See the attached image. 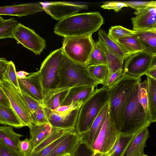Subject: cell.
I'll return each instance as SVG.
<instances>
[{
    "label": "cell",
    "mask_w": 156,
    "mask_h": 156,
    "mask_svg": "<svg viewBox=\"0 0 156 156\" xmlns=\"http://www.w3.org/2000/svg\"><path fill=\"white\" fill-rule=\"evenodd\" d=\"M58 88L90 86L95 87L99 84L91 75L86 65L75 62L64 54L59 72Z\"/></svg>",
    "instance_id": "3957f363"
},
{
    "label": "cell",
    "mask_w": 156,
    "mask_h": 156,
    "mask_svg": "<svg viewBox=\"0 0 156 156\" xmlns=\"http://www.w3.org/2000/svg\"><path fill=\"white\" fill-rule=\"evenodd\" d=\"M9 61L4 58H0V80H2L3 74L6 69Z\"/></svg>",
    "instance_id": "c3c4849f"
},
{
    "label": "cell",
    "mask_w": 156,
    "mask_h": 156,
    "mask_svg": "<svg viewBox=\"0 0 156 156\" xmlns=\"http://www.w3.org/2000/svg\"><path fill=\"white\" fill-rule=\"evenodd\" d=\"M134 34L144 48L143 51L156 55V30L135 31Z\"/></svg>",
    "instance_id": "cb8c5ba5"
},
{
    "label": "cell",
    "mask_w": 156,
    "mask_h": 156,
    "mask_svg": "<svg viewBox=\"0 0 156 156\" xmlns=\"http://www.w3.org/2000/svg\"><path fill=\"white\" fill-rule=\"evenodd\" d=\"M63 37L64 54L73 61L87 66L94 41L92 35Z\"/></svg>",
    "instance_id": "8992f818"
},
{
    "label": "cell",
    "mask_w": 156,
    "mask_h": 156,
    "mask_svg": "<svg viewBox=\"0 0 156 156\" xmlns=\"http://www.w3.org/2000/svg\"><path fill=\"white\" fill-rule=\"evenodd\" d=\"M12 38L18 43L36 55H40L45 48L46 40L33 29L18 23L13 32Z\"/></svg>",
    "instance_id": "9c48e42d"
},
{
    "label": "cell",
    "mask_w": 156,
    "mask_h": 156,
    "mask_svg": "<svg viewBox=\"0 0 156 156\" xmlns=\"http://www.w3.org/2000/svg\"><path fill=\"white\" fill-rule=\"evenodd\" d=\"M118 42L131 55L144 51V48L136 37L135 34L119 39Z\"/></svg>",
    "instance_id": "f546056e"
},
{
    "label": "cell",
    "mask_w": 156,
    "mask_h": 156,
    "mask_svg": "<svg viewBox=\"0 0 156 156\" xmlns=\"http://www.w3.org/2000/svg\"><path fill=\"white\" fill-rule=\"evenodd\" d=\"M63 55L61 47L51 52L41 64L39 71L44 95L58 87L59 70Z\"/></svg>",
    "instance_id": "52a82bcc"
},
{
    "label": "cell",
    "mask_w": 156,
    "mask_h": 156,
    "mask_svg": "<svg viewBox=\"0 0 156 156\" xmlns=\"http://www.w3.org/2000/svg\"><path fill=\"white\" fill-rule=\"evenodd\" d=\"M64 156H70V154H67Z\"/></svg>",
    "instance_id": "db71d44e"
},
{
    "label": "cell",
    "mask_w": 156,
    "mask_h": 156,
    "mask_svg": "<svg viewBox=\"0 0 156 156\" xmlns=\"http://www.w3.org/2000/svg\"><path fill=\"white\" fill-rule=\"evenodd\" d=\"M73 130L74 129L52 127L51 133L33 150L32 153L40 151L65 133Z\"/></svg>",
    "instance_id": "4dcf8cb0"
},
{
    "label": "cell",
    "mask_w": 156,
    "mask_h": 156,
    "mask_svg": "<svg viewBox=\"0 0 156 156\" xmlns=\"http://www.w3.org/2000/svg\"><path fill=\"white\" fill-rule=\"evenodd\" d=\"M18 23L14 18L5 20L0 25V39L12 38L13 31Z\"/></svg>",
    "instance_id": "e575fe53"
},
{
    "label": "cell",
    "mask_w": 156,
    "mask_h": 156,
    "mask_svg": "<svg viewBox=\"0 0 156 156\" xmlns=\"http://www.w3.org/2000/svg\"><path fill=\"white\" fill-rule=\"evenodd\" d=\"M94 87L83 86L70 88L60 106L69 105L76 103L83 104L93 94L94 91Z\"/></svg>",
    "instance_id": "ac0fdd59"
},
{
    "label": "cell",
    "mask_w": 156,
    "mask_h": 156,
    "mask_svg": "<svg viewBox=\"0 0 156 156\" xmlns=\"http://www.w3.org/2000/svg\"><path fill=\"white\" fill-rule=\"evenodd\" d=\"M43 11L40 4L34 3L2 6H0V16L9 15L21 17Z\"/></svg>",
    "instance_id": "e0dca14e"
},
{
    "label": "cell",
    "mask_w": 156,
    "mask_h": 156,
    "mask_svg": "<svg viewBox=\"0 0 156 156\" xmlns=\"http://www.w3.org/2000/svg\"><path fill=\"white\" fill-rule=\"evenodd\" d=\"M2 80L8 82L20 91L15 65L12 61H9L6 69L2 75Z\"/></svg>",
    "instance_id": "836d02e7"
},
{
    "label": "cell",
    "mask_w": 156,
    "mask_h": 156,
    "mask_svg": "<svg viewBox=\"0 0 156 156\" xmlns=\"http://www.w3.org/2000/svg\"><path fill=\"white\" fill-rule=\"evenodd\" d=\"M147 116L151 123L156 121V80L147 76Z\"/></svg>",
    "instance_id": "7402d4cb"
},
{
    "label": "cell",
    "mask_w": 156,
    "mask_h": 156,
    "mask_svg": "<svg viewBox=\"0 0 156 156\" xmlns=\"http://www.w3.org/2000/svg\"><path fill=\"white\" fill-rule=\"evenodd\" d=\"M0 87L7 96L12 108L22 122L25 126L30 127L32 124L30 115L20 91L5 80L0 81Z\"/></svg>",
    "instance_id": "ba28073f"
},
{
    "label": "cell",
    "mask_w": 156,
    "mask_h": 156,
    "mask_svg": "<svg viewBox=\"0 0 156 156\" xmlns=\"http://www.w3.org/2000/svg\"><path fill=\"white\" fill-rule=\"evenodd\" d=\"M96 43L105 54L109 70V76L117 70L122 68L124 60L112 51L99 36Z\"/></svg>",
    "instance_id": "603a6c76"
},
{
    "label": "cell",
    "mask_w": 156,
    "mask_h": 156,
    "mask_svg": "<svg viewBox=\"0 0 156 156\" xmlns=\"http://www.w3.org/2000/svg\"><path fill=\"white\" fill-rule=\"evenodd\" d=\"M139 132L131 134H119L112 147L106 154L112 156H123Z\"/></svg>",
    "instance_id": "d4e9b609"
},
{
    "label": "cell",
    "mask_w": 156,
    "mask_h": 156,
    "mask_svg": "<svg viewBox=\"0 0 156 156\" xmlns=\"http://www.w3.org/2000/svg\"><path fill=\"white\" fill-rule=\"evenodd\" d=\"M17 149L22 156H30L33 151L31 139L27 138L23 140H20L18 144Z\"/></svg>",
    "instance_id": "ab89813d"
},
{
    "label": "cell",
    "mask_w": 156,
    "mask_h": 156,
    "mask_svg": "<svg viewBox=\"0 0 156 156\" xmlns=\"http://www.w3.org/2000/svg\"><path fill=\"white\" fill-rule=\"evenodd\" d=\"M23 136L15 132L10 126H0V140L9 147L17 150L20 138Z\"/></svg>",
    "instance_id": "83f0119b"
},
{
    "label": "cell",
    "mask_w": 156,
    "mask_h": 156,
    "mask_svg": "<svg viewBox=\"0 0 156 156\" xmlns=\"http://www.w3.org/2000/svg\"><path fill=\"white\" fill-rule=\"evenodd\" d=\"M135 31L126 28L121 26L111 27L109 29L108 36L114 41L118 42L121 38L134 35Z\"/></svg>",
    "instance_id": "d590c367"
},
{
    "label": "cell",
    "mask_w": 156,
    "mask_h": 156,
    "mask_svg": "<svg viewBox=\"0 0 156 156\" xmlns=\"http://www.w3.org/2000/svg\"><path fill=\"white\" fill-rule=\"evenodd\" d=\"M128 7L122 2L109 1L105 2L101 6L104 9H112L116 12L119 11L123 7Z\"/></svg>",
    "instance_id": "f6af8a7d"
},
{
    "label": "cell",
    "mask_w": 156,
    "mask_h": 156,
    "mask_svg": "<svg viewBox=\"0 0 156 156\" xmlns=\"http://www.w3.org/2000/svg\"><path fill=\"white\" fill-rule=\"evenodd\" d=\"M20 93L30 115L34 112L39 107L43 106L41 102L35 100L22 90H20Z\"/></svg>",
    "instance_id": "60d3db41"
},
{
    "label": "cell",
    "mask_w": 156,
    "mask_h": 156,
    "mask_svg": "<svg viewBox=\"0 0 156 156\" xmlns=\"http://www.w3.org/2000/svg\"><path fill=\"white\" fill-rule=\"evenodd\" d=\"M0 105L8 108H12L8 98L1 87H0Z\"/></svg>",
    "instance_id": "7dc6e473"
},
{
    "label": "cell",
    "mask_w": 156,
    "mask_h": 156,
    "mask_svg": "<svg viewBox=\"0 0 156 156\" xmlns=\"http://www.w3.org/2000/svg\"><path fill=\"white\" fill-rule=\"evenodd\" d=\"M138 97L139 101L143 107L145 112L147 113V115L148 106L147 91V80H145L143 82H139L138 83Z\"/></svg>",
    "instance_id": "74e56055"
},
{
    "label": "cell",
    "mask_w": 156,
    "mask_h": 156,
    "mask_svg": "<svg viewBox=\"0 0 156 156\" xmlns=\"http://www.w3.org/2000/svg\"><path fill=\"white\" fill-rule=\"evenodd\" d=\"M94 154H95L96 156H112L111 155H108L106 153H97Z\"/></svg>",
    "instance_id": "816d5d0a"
},
{
    "label": "cell",
    "mask_w": 156,
    "mask_h": 156,
    "mask_svg": "<svg viewBox=\"0 0 156 156\" xmlns=\"http://www.w3.org/2000/svg\"><path fill=\"white\" fill-rule=\"evenodd\" d=\"M69 88H57L45 93L42 102L43 106L51 110L60 107Z\"/></svg>",
    "instance_id": "44dd1931"
},
{
    "label": "cell",
    "mask_w": 156,
    "mask_h": 156,
    "mask_svg": "<svg viewBox=\"0 0 156 156\" xmlns=\"http://www.w3.org/2000/svg\"><path fill=\"white\" fill-rule=\"evenodd\" d=\"M32 124L41 125L49 123L46 115L44 108L43 106L39 107L34 112L30 114Z\"/></svg>",
    "instance_id": "8d00e7d4"
},
{
    "label": "cell",
    "mask_w": 156,
    "mask_h": 156,
    "mask_svg": "<svg viewBox=\"0 0 156 156\" xmlns=\"http://www.w3.org/2000/svg\"><path fill=\"white\" fill-rule=\"evenodd\" d=\"M104 23L98 12L78 13L59 21L54 32L63 37L89 35L99 30Z\"/></svg>",
    "instance_id": "6da1fadb"
},
{
    "label": "cell",
    "mask_w": 156,
    "mask_h": 156,
    "mask_svg": "<svg viewBox=\"0 0 156 156\" xmlns=\"http://www.w3.org/2000/svg\"><path fill=\"white\" fill-rule=\"evenodd\" d=\"M80 141L79 134L75 131L58 144L47 156H64L71 154Z\"/></svg>",
    "instance_id": "d6986e66"
},
{
    "label": "cell",
    "mask_w": 156,
    "mask_h": 156,
    "mask_svg": "<svg viewBox=\"0 0 156 156\" xmlns=\"http://www.w3.org/2000/svg\"><path fill=\"white\" fill-rule=\"evenodd\" d=\"M123 74V68L117 70L109 76L102 86L108 88L112 86L120 79Z\"/></svg>",
    "instance_id": "7bdbcfd3"
},
{
    "label": "cell",
    "mask_w": 156,
    "mask_h": 156,
    "mask_svg": "<svg viewBox=\"0 0 156 156\" xmlns=\"http://www.w3.org/2000/svg\"><path fill=\"white\" fill-rule=\"evenodd\" d=\"M98 34L107 46L119 57L124 60L131 55L119 43L111 39L103 30H99Z\"/></svg>",
    "instance_id": "f1b7e54d"
},
{
    "label": "cell",
    "mask_w": 156,
    "mask_h": 156,
    "mask_svg": "<svg viewBox=\"0 0 156 156\" xmlns=\"http://www.w3.org/2000/svg\"><path fill=\"white\" fill-rule=\"evenodd\" d=\"M125 3L128 7H130L136 10L138 9H143L149 7H156V1H122Z\"/></svg>",
    "instance_id": "b9f144b4"
},
{
    "label": "cell",
    "mask_w": 156,
    "mask_h": 156,
    "mask_svg": "<svg viewBox=\"0 0 156 156\" xmlns=\"http://www.w3.org/2000/svg\"><path fill=\"white\" fill-rule=\"evenodd\" d=\"M92 76L99 84L103 85L108 79L109 75L107 65L101 64L88 67Z\"/></svg>",
    "instance_id": "1f68e13d"
},
{
    "label": "cell",
    "mask_w": 156,
    "mask_h": 156,
    "mask_svg": "<svg viewBox=\"0 0 156 156\" xmlns=\"http://www.w3.org/2000/svg\"><path fill=\"white\" fill-rule=\"evenodd\" d=\"M82 104L80 103H76L69 105L61 106L53 110L59 113H66L80 108Z\"/></svg>",
    "instance_id": "bcb514c9"
},
{
    "label": "cell",
    "mask_w": 156,
    "mask_h": 156,
    "mask_svg": "<svg viewBox=\"0 0 156 156\" xmlns=\"http://www.w3.org/2000/svg\"><path fill=\"white\" fill-rule=\"evenodd\" d=\"M108 88L102 86L82 104L79 111L75 131L80 134L89 130L101 110L108 102Z\"/></svg>",
    "instance_id": "277c9868"
},
{
    "label": "cell",
    "mask_w": 156,
    "mask_h": 156,
    "mask_svg": "<svg viewBox=\"0 0 156 156\" xmlns=\"http://www.w3.org/2000/svg\"><path fill=\"white\" fill-rule=\"evenodd\" d=\"M0 156H22L18 150L6 145L0 140Z\"/></svg>",
    "instance_id": "ee69618b"
},
{
    "label": "cell",
    "mask_w": 156,
    "mask_h": 156,
    "mask_svg": "<svg viewBox=\"0 0 156 156\" xmlns=\"http://www.w3.org/2000/svg\"><path fill=\"white\" fill-rule=\"evenodd\" d=\"M39 3L46 13L53 19L59 21L88 7L86 5L66 2H40Z\"/></svg>",
    "instance_id": "8fae6325"
},
{
    "label": "cell",
    "mask_w": 156,
    "mask_h": 156,
    "mask_svg": "<svg viewBox=\"0 0 156 156\" xmlns=\"http://www.w3.org/2000/svg\"><path fill=\"white\" fill-rule=\"evenodd\" d=\"M139 82L135 85L126 106L120 134L136 133L147 128L151 124L147 113L139 101Z\"/></svg>",
    "instance_id": "5b68a950"
},
{
    "label": "cell",
    "mask_w": 156,
    "mask_h": 156,
    "mask_svg": "<svg viewBox=\"0 0 156 156\" xmlns=\"http://www.w3.org/2000/svg\"><path fill=\"white\" fill-rule=\"evenodd\" d=\"M18 80L20 90L35 100L42 102L44 95L39 70L29 73L26 77L18 78Z\"/></svg>",
    "instance_id": "5bb4252c"
},
{
    "label": "cell",
    "mask_w": 156,
    "mask_h": 156,
    "mask_svg": "<svg viewBox=\"0 0 156 156\" xmlns=\"http://www.w3.org/2000/svg\"><path fill=\"white\" fill-rule=\"evenodd\" d=\"M29 74V73L23 71H21L16 72L17 76L18 79L25 78Z\"/></svg>",
    "instance_id": "f907efd6"
},
{
    "label": "cell",
    "mask_w": 156,
    "mask_h": 156,
    "mask_svg": "<svg viewBox=\"0 0 156 156\" xmlns=\"http://www.w3.org/2000/svg\"><path fill=\"white\" fill-rule=\"evenodd\" d=\"M101 64L107 65L105 54L96 42L94 43L93 49L87 66Z\"/></svg>",
    "instance_id": "d6a6232c"
},
{
    "label": "cell",
    "mask_w": 156,
    "mask_h": 156,
    "mask_svg": "<svg viewBox=\"0 0 156 156\" xmlns=\"http://www.w3.org/2000/svg\"><path fill=\"white\" fill-rule=\"evenodd\" d=\"M149 137L147 128L141 130L135 137L123 156H140L144 154V148Z\"/></svg>",
    "instance_id": "ffe728a7"
},
{
    "label": "cell",
    "mask_w": 156,
    "mask_h": 156,
    "mask_svg": "<svg viewBox=\"0 0 156 156\" xmlns=\"http://www.w3.org/2000/svg\"><path fill=\"white\" fill-rule=\"evenodd\" d=\"M29 128L33 150L51 133L52 129L50 123L41 125L32 124Z\"/></svg>",
    "instance_id": "484cf974"
},
{
    "label": "cell",
    "mask_w": 156,
    "mask_h": 156,
    "mask_svg": "<svg viewBox=\"0 0 156 156\" xmlns=\"http://www.w3.org/2000/svg\"><path fill=\"white\" fill-rule=\"evenodd\" d=\"M0 81H1L0 80Z\"/></svg>",
    "instance_id": "11a10c76"
},
{
    "label": "cell",
    "mask_w": 156,
    "mask_h": 156,
    "mask_svg": "<svg viewBox=\"0 0 156 156\" xmlns=\"http://www.w3.org/2000/svg\"><path fill=\"white\" fill-rule=\"evenodd\" d=\"M119 134L111 119L108 109L101 131L91 146L94 154L108 153L113 147Z\"/></svg>",
    "instance_id": "30bf717a"
},
{
    "label": "cell",
    "mask_w": 156,
    "mask_h": 156,
    "mask_svg": "<svg viewBox=\"0 0 156 156\" xmlns=\"http://www.w3.org/2000/svg\"><path fill=\"white\" fill-rule=\"evenodd\" d=\"M148 156V155H145V154H144L143 155H141V156Z\"/></svg>",
    "instance_id": "f5cc1de1"
},
{
    "label": "cell",
    "mask_w": 156,
    "mask_h": 156,
    "mask_svg": "<svg viewBox=\"0 0 156 156\" xmlns=\"http://www.w3.org/2000/svg\"><path fill=\"white\" fill-rule=\"evenodd\" d=\"M70 156H96L91 146L80 142Z\"/></svg>",
    "instance_id": "f35d334b"
},
{
    "label": "cell",
    "mask_w": 156,
    "mask_h": 156,
    "mask_svg": "<svg viewBox=\"0 0 156 156\" xmlns=\"http://www.w3.org/2000/svg\"><path fill=\"white\" fill-rule=\"evenodd\" d=\"M156 55L141 51L132 55L126 60L124 73L136 77L140 78L150 68L152 60Z\"/></svg>",
    "instance_id": "7c38bea8"
},
{
    "label": "cell",
    "mask_w": 156,
    "mask_h": 156,
    "mask_svg": "<svg viewBox=\"0 0 156 156\" xmlns=\"http://www.w3.org/2000/svg\"><path fill=\"white\" fill-rule=\"evenodd\" d=\"M0 124L16 128L25 126L12 108L0 105Z\"/></svg>",
    "instance_id": "4316f807"
},
{
    "label": "cell",
    "mask_w": 156,
    "mask_h": 156,
    "mask_svg": "<svg viewBox=\"0 0 156 156\" xmlns=\"http://www.w3.org/2000/svg\"><path fill=\"white\" fill-rule=\"evenodd\" d=\"M109 109L108 102L105 105L94 121L90 129L79 134L80 142L91 146L96 140L105 121Z\"/></svg>",
    "instance_id": "2e32d148"
},
{
    "label": "cell",
    "mask_w": 156,
    "mask_h": 156,
    "mask_svg": "<svg viewBox=\"0 0 156 156\" xmlns=\"http://www.w3.org/2000/svg\"><path fill=\"white\" fill-rule=\"evenodd\" d=\"M136 16L131 19L133 30L143 31L156 30V7H149L136 10Z\"/></svg>",
    "instance_id": "4fadbf2b"
},
{
    "label": "cell",
    "mask_w": 156,
    "mask_h": 156,
    "mask_svg": "<svg viewBox=\"0 0 156 156\" xmlns=\"http://www.w3.org/2000/svg\"><path fill=\"white\" fill-rule=\"evenodd\" d=\"M145 75L156 80V66L150 67Z\"/></svg>",
    "instance_id": "681fc988"
},
{
    "label": "cell",
    "mask_w": 156,
    "mask_h": 156,
    "mask_svg": "<svg viewBox=\"0 0 156 156\" xmlns=\"http://www.w3.org/2000/svg\"><path fill=\"white\" fill-rule=\"evenodd\" d=\"M80 107L64 113L44 108L49 123L52 127L74 129Z\"/></svg>",
    "instance_id": "9a60e30c"
},
{
    "label": "cell",
    "mask_w": 156,
    "mask_h": 156,
    "mask_svg": "<svg viewBox=\"0 0 156 156\" xmlns=\"http://www.w3.org/2000/svg\"><path fill=\"white\" fill-rule=\"evenodd\" d=\"M141 81L140 78L124 73L117 82L108 88L109 111L119 133L123 123L125 109L131 93L135 84Z\"/></svg>",
    "instance_id": "7a4b0ae2"
}]
</instances>
